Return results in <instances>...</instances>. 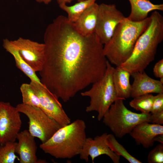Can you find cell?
Wrapping results in <instances>:
<instances>
[{"instance_id":"cell-2","label":"cell","mask_w":163,"mask_h":163,"mask_svg":"<svg viewBox=\"0 0 163 163\" xmlns=\"http://www.w3.org/2000/svg\"><path fill=\"white\" fill-rule=\"evenodd\" d=\"M150 17V23L137 39L131 55L120 66L131 74L144 71L154 60L158 46L163 40V17L155 11Z\"/></svg>"},{"instance_id":"cell-8","label":"cell","mask_w":163,"mask_h":163,"mask_svg":"<svg viewBox=\"0 0 163 163\" xmlns=\"http://www.w3.org/2000/svg\"><path fill=\"white\" fill-rule=\"evenodd\" d=\"M125 18L115 4L103 3L99 5L94 33L102 44L109 41L117 26Z\"/></svg>"},{"instance_id":"cell-20","label":"cell","mask_w":163,"mask_h":163,"mask_svg":"<svg viewBox=\"0 0 163 163\" xmlns=\"http://www.w3.org/2000/svg\"><path fill=\"white\" fill-rule=\"evenodd\" d=\"M96 0H83L71 6L65 4L59 6L67 13L68 20L73 23L87 8L95 3Z\"/></svg>"},{"instance_id":"cell-7","label":"cell","mask_w":163,"mask_h":163,"mask_svg":"<svg viewBox=\"0 0 163 163\" xmlns=\"http://www.w3.org/2000/svg\"><path fill=\"white\" fill-rule=\"evenodd\" d=\"M20 112L26 115L29 119L28 131L42 143L49 139L61 127L54 120L40 108L23 104L16 107Z\"/></svg>"},{"instance_id":"cell-21","label":"cell","mask_w":163,"mask_h":163,"mask_svg":"<svg viewBox=\"0 0 163 163\" xmlns=\"http://www.w3.org/2000/svg\"><path fill=\"white\" fill-rule=\"evenodd\" d=\"M106 142L110 149L115 154L124 157L130 163H141V161L130 155L116 140L112 134H107Z\"/></svg>"},{"instance_id":"cell-10","label":"cell","mask_w":163,"mask_h":163,"mask_svg":"<svg viewBox=\"0 0 163 163\" xmlns=\"http://www.w3.org/2000/svg\"><path fill=\"white\" fill-rule=\"evenodd\" d=\"M20 113L9 102L0 101V145L15 141L22 125Z\"/></svg>"},{"instance_id":"cell-29","label":"cell","mask_w":163,"mask_h":163,"mask_svg":"<svg viewBox=\"0 0 163 163\" xmlns=\"http://www.w3.org/2000/svg\"><path fill=\"white\" fill-rule=\"evenodd\" d=\"M154 141L163 144V134H160L156 136L154 138Z\"/></svg>"},{"instance_id":"cell-1","label":"cell","mask_w":163,"mask_h":163,"mask_svg":"<svg viewBox=\"0 0 163 163\" xmlns=\"http://www.w3.org/2000/svg\"><path fill=\"white\" fill-rule=\"evenodd\" d=\"M45 59L40 81L58 98L66 102L104 75L108 60L104 45L94 33H79L67 17L59 15L46 28Z\"/></svg>"},{"instance_id":"cell-26","label":"cell","mask_w":163,"mask_h":163,"mask_svg":"<svg viewBox=\"0 0 163 163\" xmlns=\"http://www.w3.org/2000/svg\"><path fill=\"white\" fill-rule=\"evenodd\" d=\"M163 110V93L157 94L154 96L150 113H153Z\"/></svg>"},{"instance_id":"cell-9","label":"cell","mask_w":163,"mask_h":163,"mask_svg":"<svg viewBox=\"0 0 163 163\" xmlns=\"http://www.w3.org/2000/svg\"><path fill=\"white\" fill-rule=\"evenodd\" d=\"M30 84L39 98L40 108L43 111L61 127L71 122L70 118L55 95L42 84L34 81H30Z\"/></svg>"},{"instance_id":"cell-30","label":"cell","mask_w":163,"mask_h":163,"mask_svg":"<svg viewBox=\"0 0 163 163\" xmlns=\"http://www.w3.org/2000/svg\"><path fill=\"white\" fill-rule=\"evenodd\" d=\"M59 5H66L67 3H70L73 0H56Z\"/></svg>"},{"instance_id":"cell-6","label":"cell","mask_w":163,"mask_h":163,"mask_svg":"<svg viewBox=\"0 0 163 163\" xmlns=\"http://www.w3.org/2000/svg\"><path fill=\"white\" fill-rule=\"evenodd\" d=\"M124 100L119 98L112 104L102 118L103 122L115 136L121 138L129 134L137 124L143 122H149L150 113H137L125 106Z\"/></svg>"},{"instance_id":"cell-4","label":"cell","mask_w":163,"mask_h":163,"mask_svg":"<svg viewBox=\"0 0 163 163\" xmlns=\"http://www.w3.org/2000/svg\"><path fill=\"white\" fill-rule=\"evenodd\" d=\"M86 125L78 119L61 127L40 148L45 153L56 158L70 159L79 155L87 138Z\"/></svg>"},{"instance_id":"cell-11","label":"cell","mask_w":163,"mask_h":163,"mask_svg":"<svg viewBox=\"0 0 163 163\" xmlns=\"http://www.w3.org/2000/svg\"><path fill=\"white\" fill-rule=\"evenodd\" d=\"M11 41L22 58L35 72H39L42 69L45 59L44 43L21 37Z\"/></svg>"},{"instance_id":"cell-31","label":"cell","mask_w":163,"mask_h":163,"mask_svg":"<svg viewBox=\"0 0 163 163\" xmlns=\"http://www.w3.org/2000/svg\"><path fill=\"white\" fill-rule=\"evenodd\" d=\"M36 2L39 3H43L45 4H48L50 3L52 0H36Z\"/></svg>"},{"instance_id":"cell-18","label":"cell","mask_w":163,"mask_h":163,"mask_svg":"<svg viewBox=\"0 0 163 163\" xmlns=\"http://www.w3.org/2000/svg\"><path fill=\"white\" fill-rule=\"evenodd\" d=\"M131 73L120 66L114 68L112 73L113 82L118 97L124 100L131 97Z\"/></svg>"},{"instance_id":"cell-17","label":"cell","mask_w":163,"mask_h":163,"mask_svg":"<svg viewBox=\"0 0 163 163\" xmlns=\"http://www.w3.org/2000/svg\"><path fill=\"white\" fill-rule=\"evenodd\" d=\"M131 6V12L127 18L133 21H142L148 17L152 11H163V4L152 3L150 0H128Z\"/></svg>"},{"instance_id":"cell-28","label":"cell","mask_w":163,"mask_h":163,"mask_svg":"<svg viewBox=\"0 0 163 163\" xmlns=\"http://www.w3.org/2000/svg\"><path fill=\"white\" fill-rule=\"evenodd\" d=\"M153 72L155 76L157 78L163 77V59H162L155 64L153 68Z\"/></svg>"},{"instance_id":"cell-3","label":"cell","mask_w":163,"mask_h":163,"mask_svg":"<svg viewBox=\"0 0 163 163\" xmlns=\"http://www.w3.org/2000/svg\"><path fill=\"white\" fill-rule=\"evenodd\" d=\"M150 17L140 21L126 18L115 28L109 41L104 45V52L110 63L120 66L130 56L136 42L147 28Z\"/></svg>"},{"instance_id":"cell-15","label":"cell","mask_w":163,"mask_h":163,"mask_svg":"<svg viewBox=\"0 0 163 163\" xmlns=\"http://www.w3.org/2000/svg\"><path fill=\"white\" fill-rule=\"evenodd\" d=\"M129 134L137 145H141L147 149L153 145L154 139L156 136L163 134V126L143 122L136 125Z\"/></svg>"},{"instance_id":"cell-25","label":"cell","mask_w":163,"mask_h":163,"mask_svg":"<svg viewBox=\"0 0 163 163\" xmlns=\"http://www.w3.org/2000/svg\"><path fill=\"white\" fill-rule=\"evenodd\" d=\"M149 163H163V144L160 143L149 152L147 159Z\"/></svg>"},{"instance_id":"cell-24","label":"cell","mask_w":163,"mask_h":163,"mask_svg":"<svg viewBox=\"0 0 163 163\" xmlns=\"http://www.w3.org/2000/svg\"><path fill=\"white\" fill-rule=\"evenodd\" d=\"M20 90L23 104L40 108L39 98L30 84H22Z\"/></svg>"},{"instance_id":"cell-33","label":"cell","mask_w":163,"mask_h":163,"mask_svg":"<svg viewBox=\"0 0 163 163\" xmlns=\"http://www.w3.org/2000/svg\"><path fill=\"white\" fill-rule=\"evenodd\" d=\"M82 0H78V1H82Z\"/></svg>"},{"instance_id":"cell-14","label":"cell","mask_w":163,"mask_h":163,"mask_svg":"<svg viewBox=\"0 0 163 163\" xmlns=\"http://www.w3.org/2000/svg\"><path fill=\"white\" fill-rule=\"evenodd\" d=\"M131 75L134 79L131 85V97L134 98L147 94L163 93V84L150 77L144 71L133 73Z\"/></svg>"},{"instance_id":"cell-13","label":"cell","mask_w":163,"mask_h":163,"mask_svg":"<svg viewBox=\"0 0 163 163\" xmlns=\"http://www.w3.org/2000/svg\"><path fill=\"white\" fill-rule=\"evenodd\" d=\"M28 130L19 132L16 147V153L19 156L20 163H46L45 160L38 159L36 155L37 146L34 139Z\"/></svg>"},{"instance_id":"cell-23","label":"cell","mask_w":163,"mask_h":163,"mask_svg":"<svg viewBox=\"0 0 163 163\" xmlns=\"http://www.w3.org/2000/svg\"><path fill=\"white\" fill-rule=\"evenodd\" d=\"M17 142L9 141L0 145V163H14L19 158L16 155Z\"/></svg>"},{"instance_id":"cell-5","label":"cell","mask_w":163,"mask_h":163,"mask_svg":"<svg viewBox=\"0 0 163 163\" xmlns=\"http://www.w3.org/2000/svg\"><path fill=\"white\" fill-rule=\"evenodd\" d=\"M114 67L108 61L107 68L104 76L99 80L92 84L88 90L81 92L82 96L90 98L89 105L86 107L87 112L96 111L97 113V119H102L106 112L118 97L114 86L112 73Z\"/></svg>"},{"instance_id":"cell-19","label":"cell","mask_w":163,"mask_h":163,"mask_svg":"<svg viewBox=\"0 0 163 163\" xmlns=\"http://www.w3.org/2000/svg\"><path fill=\"white\" fill-rule=\"evenodd\" d=\"M3 46L5 50L14 57L17 67L28 77L31 81H34L40 84V79L35 72L23 60L18 50L12 44L11 40L6 38L3 41Z\"/></svg>"},{"instance_id":"cell-32","label":"cell","mask_w":163,"mask_h":163,"mask_svg":"<svg viewBox=\"0 0 163 163\" xmlns=\"http://www.w3.org/2000/svg\"><path fill=\"white\" fill-rule=\"evenodd\" d=\"M160 80H159L163 84V77L160 78Z\"/></svg>"},{"instance_id":"cell-22","label":"cell","mask_w":163,"mask_h":163,"mask_svg":"<svg viewBox=\"0 0 163 163\" xmlns=\"http://www.w3.org/2000/svg\"><path fill=\"white\" fill-rule=\"evenodd\" d=\"M154 96L152 94H144L133 98L129 102L130 106L143 113H150Z\"/></svg>"},{"instance_id":"cell-16","label":"cell","mask_w":163,"mask_h":163,"mask_svg":"<svg viewBox=\"0 0 163 163\" xmlns=\"http://www.w3.org/2000/svg\"><path fill=\"white\" fill-rule=\"evenodd\" d=\"M99 5L96 2L87 8L73 23L81 35L89 36L94 33L96 27Z\"/></svg>"},{"instance_id":"cell-12","label":"cell","mask_w":163,"mask_h":163,"mask_svg":"<svg viewBox=\"0 0 163 163\" xmlns=\"http://www.w3.org/2000/svg\"><path fill=\"white\" fill-rule=\"evenodd\" d=\"M107 134L106 133H104L94 138L87 137L79 155L80 158L88 162L90 157L93 163L95 158L101 155H106L113 163H119L120 156L114 153L106 143V139Z\"/></svg>"},{"instance_id":"cell-27","label":"cell","mask_w":163,"mask_h":163,"mask_svg":"<svg viewBox=\"0 0 163 163\" xmlns=\"http://www.w3.org/2000/svg\"><path fill=\"white\" fill-rule=\"evenodd\" d=\"M149 123L155 124H163V110L155 113H150Z\"/></svg>"}]
</instances>
